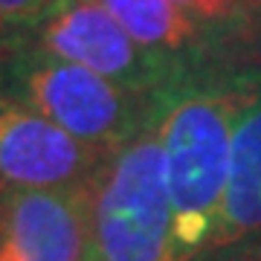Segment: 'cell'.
<instances>
[{"label":"cell","instance_id":"obj_9","mask_svg":"<svg viewBox=\"0 0 261 261\" xmlns=\"http://www.w3.org/2000/svg\"><path fill=\"white\" fill-rule=\"evenodd\" d=\"M49 0H0V49L12 47L44 12Z\"/></svg>","mask_w":261,"mask_h":261},{"label":"cell","instance_id":"obj_4","mask_svg":"<svg viewBox=\"0 0 261 261\" xmlns=\"http://www.w3.org/2000/svg\"><path fill=\"white\" fill-rule=\"evenodd\" d=\"M15 44H29L61 61L79 64L137 96L157 90L168 67L166 56L140 47L99 0L49 6Z\"/></svg>","mask_w":261,"mask_h":261},{"label":"cell","instance_id":"obj_8","mask_svg":"<svg viewBox=\"0 0 261 261\" xmlns=\"http://www.w3.org/2000/svg\"><path fill=\"white\" fill-rule=\"evenodd\" d=\"M140 47L168 56L197 41L195 18L171 0H99Z\"/></svg>","mask_w":261,"mask_h":261},{"label":"cell","instance_id":"obj_7","mask_svg":"<svg viewBox=\"0 0 261 261\" xmlns=\"http://www.w3.org/2000/svg\"><path fill=\"white\" fill-rule=\"evenodd\" d=\"M255 232H261V90L235 125L229 180L209 247H226Z\"/></svg>","mask_w":261,"mask_h":261},{"label":"cell","instance_id":"obj_3","mask_svg":"<svg viewBox=\"0 0 261 261\" xmlns=\"http://www.w3.org/2000/svg\"><path fill=\"white\" fill-rule=\"evenodd\" d=\"M0 96L27 105L70 137L119 151L142 128V96L29 44L0 53Z\"/></svg>","mask_w":261,"mask_h":261},{"label":"cell","instance_id":"obj_2","mask_svg":"<svg viewBox=\"0 0 261 261\" xmlns=\"http://www.w3.org/2000/svg\"><path fill=\"white\" fill-rule=\"evenodd\" d=\"M90 261H180L160 128L140 130L96 174Z\"/></svg>","mask_w":261,"mask_h":261},{"label":"cell","instance_id":"obj_1","mask_svg":"<svg viewBox=\"0 0 261 261\" xmlns=\"http://www.w3.org/2000/svg\"><path fill=\"white\" fill-rule=\"evenodd\" d=\"M252 96L247 87L183 93L160 122L180 261L212 241L229 180L232 134Z\"/></svg>","mask_w":261,"mask_h":261},{"label":"cell","instance_id":"obj_12","mask_svg":"<svg viewBox=\"0 0 261 261\" xmlns=\"http://www.w3.org/2000/svg\"><path fill=\"white\" fill-rule=\"evenodd\" d=\"M235 3H238V0H235ZM241 3H261V0H241Z\"/></svg>","mask_w":261,"mask_h":261},{"label":"cell","instance_id":"obj_10","mask_svg":"<svg viewBox=\"0 0 261 261\" xmlns=\"http://www.w3.org/2000/svg\"><path fill=\"white\" fill-rule=\"evenodd\" d=\"M195 20H224L232 15L235 0H171Z\"/></svg>","mask_w":261,"mask_h":261},{"label":"cell","instance_id":"obj_5","mask_svg":"<svg viewBox=\"0 0 261 261\" xmlns=\"http://www.w3.org/2000/svg\"><path fill=\"white\" fill-rule=\"evenodd\" d=\"M108 151L70 137L56 122L0 96V197L93 183Z\"/></svg>","mask_w":261,"mask_h":261},{"label":"cell","instance_id":"obj_11","mask_svg":"<svg viewBox=\"0 0 261 261\" xmlns=\"http://www.w3.org/2000/svg\"><path fill=\"white\" fill-rule=\"evenodd\" d=\"M56 3H70V0H49V6H56ZM47 6V9H49Z\"/></svg>","mask_w":261,"mask_h":261},{"label":"cell","instance_id":"obj_6","mask_svg":"<svg viewBox=\"0 0 261 261\" xmlns=\"http://www.w3.org/2000/svg\"><path fill=\"white\" fill-rule=\"evenodd\" d=\"M93 183L0 197V261H90Z\"/></svg>","mask_w":261,"mask_h":261}]
</instances>
